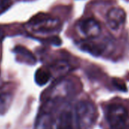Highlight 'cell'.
I'll return each instance as SVG.
<instances>
[{
  "mask_svg": "<svg viewBox=\"0 0 129 129\" xmlns=\"http://www.w3.org/2000/svg\"><path fill=\"white\" fill-rule=\"evenodd\" d=\"M78 27L81 33L88 38L96 37L101 31L99 22L93 18H86L81 21Z\"/></svg>",
  "mask_w": 129,
  "mask_h": 129,
  "instance_id": "277c9868",
  "label": "cell"
},
{
  "mask_svg": "<svg viewBox=\"0 0 129 129\" xmlns=\"http://www.w3.org/2000/svg\"><path fill=\"white\" fill-rule=\"evenodd\" d=\"M80 47L82 50L93 55H100L103 51V48L100 45L90 41H84L81 43Z\"/></svg>",
  "mask_w": 129,
  "mask_h": 129,
  "instance_id": "9c48e42d",
  "label": "cell"
},
{
  "mask_svg": "<svg viewBox=\"0 0 129 129\" xmlns=\"http://www.w3.org/2000/svg\"><path fill=\"white\" fill-rule=\"evenodd\" d=\"M52 129H74V117L72 112L63 111L55 120Z\"/></svg>",
  "mask_w": 129,
  "mask_h": 129,
  "instance_id": "8992f818",
  "label": "cell"
},
{
  "mask_svg": "<svg viewBox=\"0 0 129 129\" xmlns=\"http://www.w3.org/2000/svg\"><path fill=\"white\" fill-rule=\"evenodd\" d=\"M29 24L34 31L42 34H49L56 31L59 29V22L56 19L51 18L45 14L35 15L30 21Z\"/></svg>",
  "mask_w": 129,
  "mask_h": 129,
  "instance_id": "3957f363",
  "label": "cell"
},
{
  "mask_svg": "<svg viewBox=\"0 0 129 129\" xmlns=\"http://www.w3.org/2000/svg\"><path fill=\"white\" fill-rule=\"evenodd\" d=\"M4 37H5V31L2 27H0V42L4 39Z\"/></svg>",
  "mask_w": 129,
  "mask_h": 129,
  "instance_id": "5bb4252c",
  "label": "cell"
},
{
  "mask_svg": "<svg viewBox=\"0 0 129 129\" xmlns=\"http://www.w3.org/2000/svg\"><path fill=\"white\" fill-rule=\"evenodd\" d=\"M96 119V109L94 105L86 100L78 102L75 108V118L77 129L90 128Z\"/></svg>",
  "mask_w": 129,
  "mask_h": 129,
  "instance_id": "6da1fadb",
  "label": "cell"
},
{
  "mask_svg": "<svg viewBox=\"0 0 129 129\" xmlns=\"http://www.w3.org/2000/svg\"><path fill=\"white\" fill-rule=\"evenodd\" d=\"M106 117L112 129H126L128 112L121 105L112 104L107 109Z\"/></svg>",
  "mask_w": 129,
  "mask_h": 129,
  "instance_id": "7a4b0ae2",
  "label": "cell"
},
{
  "mask_svg": "<svg viewBox=\"0 0 129 129\" xmlns=\"http://www.w3.org/2000/svg\"><path fill=\"white\" fill-rule=\"evenodd\" d=\"M50 78H51V74L49 71L43 67L37 69L34 75L35 81L39 86H43L49 82Z\"/></svg>",
  "mask_w": 129,
  "mask_h": 129,
  "instance_id": "30bf717a",
  "label": "cell"
},
{
  "mask_svg": "<svg viewBox=\"0 0 129 129\" xmlns=\"http://www.w3.org/2000/svg\"><path fill=\"white\" fill-rule=\"evenodd\" d=\"M9 5V0H0V9H3Z\"/></svg>",
  "mask_w": 129,
  "mask_h": 129,
  "instance_id": "4fadbf2b",
  "label": "cell"
},
{
  "mask_svg": "<svg viewBox=\"0 0 129 129\" xmlns=\"http://www.w3.org/2000/svg\"><path fill=\"white\" fill-rule=\"evenodd\" d=\"M47 41L49 43H51L52 45H55V46H59L61 43V40L57 36H53V37H49V39H47Z\"/></svg>",
  "mask_w": 129,
  "mask_h": 129,
  "instance_id": "7c38bea8",
  "label": "cell"
},
{
  "mask_svg": "<svg viewBox=\"0 0 129 129\" xmlns=\"http://www.w3.org/2000/svg\"><path fill=\"white\" fill-rule=\"evenodd\" d=\"M13 100V94L9 91L0 92V115H4L9 109Z\"/></svg>",
  "mask_w": 129,
  "mask_h": 129,
  "instance_id": "ba28073f",
  "label": "cell"
},
{
  "mask_svg": "<svg viewBox=\"0 0 129 129\" xmlns=\"http://www.w3.org/2000/svg\"><path fill=\"white\" fill-rule=\"evenodd\" d=\"M112 84L118 90H121L123 92H125L127 90V87H126L124 82L123 81L118 79V78H113L112 79Z\"/></svg>",
  "mask_w": 129,
  "mask_h": 129,
  "instance_id": "8fae6325",
  "label": "cell"
},
{
  "mask_svg": "<svg viewBox=\"0 0 129 129\" xmlns=\"http://www.w3.org/2000/svg\"><path fill=\"white\" fill-rule=\"evenodd\" d=\"M13 52L18 58H21L22 62H25L28 64H34L37 61L34 55L23 46H16L14 48Z\"/></svg>",
  "mask_w": 129,
  "mask_h": 129,
  "instance_id": "52a82bcc",
  "label": "cell"
},
{
  "mask_svg": "<svg viewBox=\"0 0 129 129\" xmlns=\"http://www.w3.org/2000/svg\"><path fill=\"white\" fill-rule=\"evenodd\" d=\"M126 14L124 11L119 8L112 9L106 15V21L108 26L112 30H118L124 23Z\"/></svg>",
  "mask_w": 129,
  "mask_h": 129,
  "instance_id": "5b68a950",
  "label": "cell"
}]
</instances>
